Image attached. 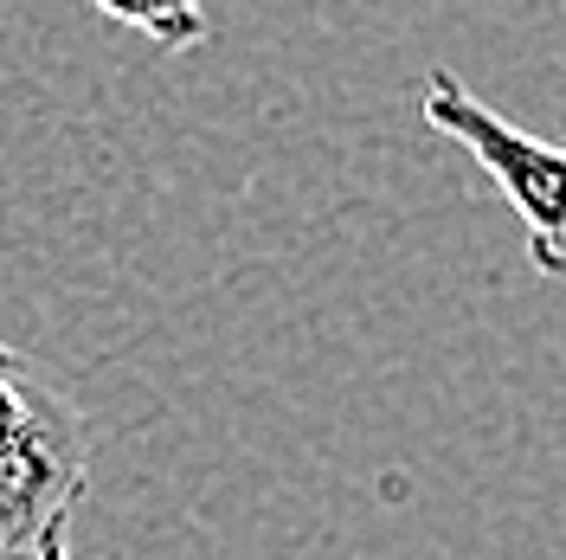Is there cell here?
Returning a JSON list of instances; mask_svg holds the SVG:
<instances>
[{
  "mask_svg": "<svg viewBox=\"0 0 566 560\" xmlns=\"http://www.w3.org/2000/svg\"><path fill=\"white\" fill-rule=\"evenodd\" d=\"M424 123L444 142H458L463 155L495 180V194L528 232V258L541 278H566V148L528 136L522 123H509L490 110L476 91H463L458 71H424L419 91Z\"/></svg>",
  "mask_w": 566,
  "mask_h": 560,
  "instance_id": "obj_2",
  "label": "cell"
},
{
  "mask_svg": "<svg viewBox=\"0 0 566 560\" xmlns=\"http://www.w3.org/2000/svg\"><path fill=\"white\" fill-rule=\"evenodd\" d=\"M91 425L0 342V560H71V522L91 496Z\"/></svg>",
  "mask_w": 566,
  "mask_h": 560,
  "instance_id": "obj_1",
  "label": "cell"
},
{
  "mask_svg": "<svg viewBox=\"0 0 566 560\" xmlns=\"http://www.w3.org/2000/svg\"><path fill=\"white\" fill-rule=\"evenodd\" d=\"M104 20L116 27H129V33L155 39L161 52H193V45H207V13H200V0H91Z\"/></svg>",
  "mask_w": 566,
  "mask_h": 560,
  "instance_id": "obj_3",
  "label": "cell"
}]
</instances>
